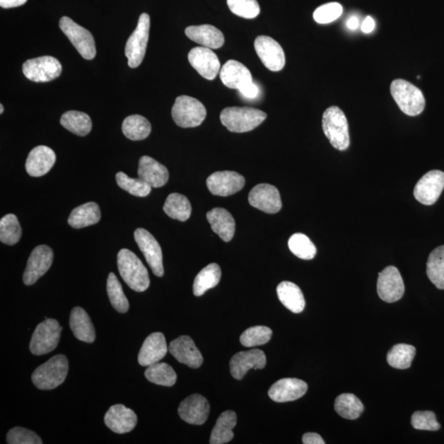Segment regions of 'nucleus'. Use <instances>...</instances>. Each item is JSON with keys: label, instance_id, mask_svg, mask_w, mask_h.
Returning a JSON list of instances; mask_svg holds the SVG:
<instances>
[{"label": "nucleus", "instance_id": "1", "mask_svg": "<svg viewBox=\"0 0 444 444\" xmlns=\"http://www.w3.org/2000/svg\"><path fill=\"white\" fill-rule=\"evenodd\" d=\"M117 264L121 277L131 289L137 292L148 290L150 286L148 269L132 251L121 250L117 256Z\"/></svg>", "mask_w": 444, "mask_h": 444}, {"label": "nucleus", "instance_id": "2", "mask_svg": "<svg viewBox=\"0 0 444 444\" xmlns=\"http://www.w3.org/2000/svg\"><path fill=\"white\" fill-rule=\"evenodd\" d=\"M221 121L233 133H246L258 127L267 118V114L250 107H227L221 111Z\"/></svg>", "mask_w": 444, "mask_h": 444}, {"label": "nucleus", "instance_id": "3", "mask_svg": "<svg viewBox=\"0 0 444 444\" xmlns=\"http://www.w3.org/2000/svg\"><path fill=\"white\" fill-rule=\"evenodd\" d=\"M69 372V362L64 355L54 356L33 373L34 385L40 390H52L62 385Z\"/></svg>", "mask_w": 444, "mask_h": 444}, {"label": "nucleus", "instance_id": "4", "mask_svg": "<svg viewBox=\"0 0 444 444\" xmlns=\"http://www.w3.org/2000/svg\"><path fill=\"white\" fill-rule=\"evenodd\" d=\"M322 129L333 148L339 151L349 148V125L344 112L339 107H331L325 111Z\"/></svg>", "mask_w": 444, "mask_h": 444}, {"label": "nucleus", "instance_id": "5", "mask_svg": "<svg viewBox=\"0 0 444 444\" xmlns=\"http://www.w3.org/2000/svg\"><path fill=\"white\" fill-rule=\"evenodd\" d=\"M391 94L403 113L409 116L421 114L426 107V99L415 85L403 79L392 81Z\"/></svg>", "mask_w": 444, "mask_h": 444}, {"label": "nucleus", "instance_id": "6", "mask_svg": "<svg viewBox=\"0 0 444 444\" xmlns=\"http://www.w3.org/2000/svg\"><path fill=\"white\" fill-rule=\"evenodd\" d=\"M206 116V108L199 100L189 95H180L176 98L173 108V117L180 127H198L204 122Z\"/></svg>", "mask_w": 444, "mask_h": 444}, {"label": "nucleus", "instance_id": "7", "mask_svg": "<svg viewBox=\"0 0 444 444\" xmlns=\"http://www.w3.org/2000/svg\"><path fill=\"white\" fill-rule=\"evenodd\" d=\"M62 329L57 320L45 319L33 332L30 351L35 356H42L53 351L59 344Z\"/></svg>", "mask_w": 444, "mask_h": 444}, {"label": "nucleus", "instance_id": "8", "mask_svg": "<svg viewBox=\"0 0 444 444\" xmlns=\"http://www.w3.org/2000/svg\"><path fill=\"white\" fill-rule=\"evenodd\" d=\"M150 30V17L148 13L141 14L137 28L131 35L125 47V55L130 68L139 66L147 50Z\"/></svg>", "mask_w": 444, "mask_h": 444}, {"label": "nucleus", "instance_id": "9", "mask_svg": "<svg viewBox=\"0 0 444 444\" xmlns=\"http://www.w3.org/2000/svg\"><path fill=\"white\" fill-rule=\"evenodd\" d=\"M59 28L83 58L89 60L95 58L97 49L92 33L68 17L60 19Z\"/></svg>", "mask_w": 444, "mask_h": 444}, {"label": "nucleus", "instance_id": "10", "mask_svg": "<svg viewBox=\"0 0 444 444\" xmlns=\"http://www.w3.org/2000/svg\"><path fill=\"white\" fill-rule=\"evenodd\" d=\"M23 72L33 82L47 83L59 77L62 65L52 57H42L27 60L23 65Z\"/></svg>", "mask_w": 444, "mask_h": 444}, {"label": "nucleus", "instance_id": "11", "mask_svg": "<svg viewBox=\"0 0 444 444\" xmlns=\"http://www.w3.org/2000/svg\"><path fill=\"white\" fill-rule=\"evenodd\" d=\"M377 291L380 299L387 303H395L402 299L404 295L405 286L400 271L396 267H387L378 274Z\"/></svg>", "mask_w": 444, "mask_h": 444}, {"label": "nucleus", "instance_id": "12", "mask_svg": "<svg viewBox=\"0 0 444 444\" xmlns=\"http://www.w3.org/2000/svg\"><path fill=\"white\" fill-rule=\"evenodd\" d=\"M134 239L136 243L142 253L146 260H147L151 269L156 276H163V257L160 246L154 238V236L147 230L139 228L134 232Z\"/></svg>", "mask_w": 444, "mask_h": 444}, {"label": "nucleus", "instance_id": "13", "mask_svg": "<svg viewBox=\"0 0 444 444\" xmlns=\"http://www.w3.org/2000/svg\"><path fill=\"white\" fill-rule=\"evenodd\" d=\"M443 189L444 173L433 170L428 171L418 181L414 189V196L421 204L430 206L436 203Z\"/></svg>", "mask_w": 444, "mask_h": 444}, {"label": "nucleus", "instance_id": "14", "mask_svg": "<svg viewBox=\"0 0 444 444\" xmlns=\"http://www.w3.org/2000/svg\"><path fill=\"white\" fill-rule=\"evenodd\" d=\"M255 48L267 69L274 72L284 69L286 64L284 50L274 39L267 36L258 37L255 42Z\"/></svg>", "mask_w": 444, "mask_h": 444}, {"label": "nucleus", "instance_id": "15", "mask_svg": "<svg viewBox=\"0 0 444 444\" xmlns=\"http://www.w3.org/2000/svg\"><path fill=\"white\" fill-rule=\"evenodd\" d=\"M54 254L47 245H39L30 255L26 270L23 274L25 285L32 286L45 274L52 267Z\"/></svg>", "mask_w": 444, "mask_h": 444}, {"label": "nucleus", "instance_id": "16", "mask_svg": "<svg viewBox=\"0 0 444 444\" xmlns=\"http://www.w3.org/2000/svg\"><path fill=\"white\" fill-rule=\"evenodd\" d=\"M244 176L235 171H218L211 174L206 180V186L211 194L216 196L227 197L238 193L244 188Z\"/></svg>", "mask_w": 444, "mask_h": 444}, {"label": "nucleus", "instance_id": "17", "mask_svg": "<svg viewBox=\"0 0 444 444\" xmlns=\"http://www.w3.org/2000/svg\"><path fill=\"white\" fill-rule=\"evenodd\" d=\"M249 201L254 208L269 214L279 213L282 206L279 189L269 184L256 185L250 191Z\"/></svg>", "mask_w": 444, "mask_h": 444}, {"label": "nucleus", "instance_id": "18", "mask_svg": "<svg viewBox=\"0 0 444 444\" xmlns=\"http://www.w3.org/2000/svg\"><path fill=\"white\" fill-rule=\"evenodd\" d=\"M188 59L190 64L201 77L214 80L221 70L218 55L209 48L200 47L192 49Z\"/></svg>", "mask_w": 444, "mask_h": 444}, {"label": "nucleus", "instance_id": "19", "mask_svg": "<svg viewBox=\"0 0 444 444\" xmlns=\"http://www.w3.org/2000/svg\"><path fill=\"white\" fill-rule=\"evenodd\" d=\"M264 352L259 349L237 353L231 358L230 369L232 377L241 380L251 369L262 370L266 366Z\"/></svg>", "mask_w": 444, "mask_h": 444}, {"label": "nucleus", "instance_id": "20", "mask_svg": "<svg viewBox=\"0 0 444 444\" xmlns=\"http://www.w3.org/2000/svg\"><path fill=\"white\" fill-rule=\"evenodd\" d=\"M210 405L206 398L199 395H193L181 402L179 415L183 421L191 425L201 426L208 420Z\"/></svg>", "mask_w": 444, "mask_h": 444}, {"label": "nucleus", "instance_id": "21", "mask_svg": "<svg viewBox=\"0 0 444 444\" xmlns=\"http://www.w3.org/2000/svg\"><path fill=\"white\" fill-rule=\"evenodd\" d=\"M169 351L181 364L198 369L204 363L201 352L189 336H181L170 342Z\"/></svg>", "mask_w": 444, "mask_h": 444}, {"label": "nucleus", "instance_id": "22", "mask_svg": "<svg viewBox=\"0 0 444 444\" xmlns=\"http://www.w3.org/2000/svg\"><path fill=\"white\" fill-rule=\"evenodd\" d=\"M308 390L307 383L298 378H282L274 383L269 396L276 402H287L300 399Z\"/></svg>", "mask_w": 444, "mask_h": 444}, {"label": "nucleus", "instance_id": "23", "mask_svg": "<svg viewBox=\"0 0 444 444\" xmlns=\"http://www.w3.org/2000/svg\"><path fill=\"white\" fill-rule=\"evenodd\" d=\"M105 426L116 433L132 431L137 426L138 418L135 412L122 404L111 407L104 418Z\"/></svg>", "mask_w": 444, "mask_h": 444}, {"label": "nucleus", "instance_id": "24", "mask_svg": "<svg viewBox=\"0 0 444 444\" xmlns=\"http://www.w3.org/2000/svg\"><path fill=\"white\" fill-rule=\"evenodd\" d=\"M168 351V344L163 333H151L141 347L138 357L139 365L148 367L156 364L163 359Z\"/></svg>", "mask_w": 444, "mask_h": 444}, {"label": "nucleus", "instance_id": "25", "mask_svg": "<svg viewBox=\"0 0 444 444\" xmlns=\"http://www.w3.org/2000/svg\"><path fill=\"white\" fill-rule=\"evenodd\" d=\"M57 161L54 151L47 146H38L29 153L26 170L30 176L40 177L47 175Z\"/></svg>", "mask_w": 444, "mask_h": 444}, {"label": "nucleus", "instance_id": "26", "mask_svg": "<svg viewBox=\"0 0 444 444\" xmlns=\"http://www.w3.org/2000/svg\"><path fill=\"white\" fill-rule=\"evenodd\" d=\"M138 175L151 188H160L169 180V171L165 166L148 156H144L140 158Z\"/></svg>", "mask_w": 444, "mask_h": 444}, {"label": "nucleus", "instance_id": "27", "mask_svg": "<svg viewBox=\"0 0 444 444\" xmlns=\"http://www.w3.org/2000/svg\"><path fill=\"white\" fill-rule=\"evenodd\" d=\"M220 78L227 88L240 90L247 83L253 82V78L243 64L229 60L220 70Z\"/></svg>", "mask_w": 444, "mask_h": 444}, {"label": "nucleus", "instance_id": "28", "mask_svg": "<svg viewBox=\"0 0 444 444\" xmlns=\"http://www.w3.org/2000/svg\"><path fill=\"white\" fill-rule=\"evenodd\" d=\"M185 34L193 42L209 49H219L225 42L223 33L211 25L190 26L185 29Z\"/></svg>", "mask_w": 444, "mask_h": 444}, {"label": "nucleus", "instance_id": "29", "mask_svg": "<svg viewBox=\"0 0 444 444\" xmlns=\"http://www.w3.org/2000/svg\"><path fill=\"white\" fill-rule=\"evenodd\" d=\"M211 229L225 242L233 239L235 232V222L233 216L224 209L216 208L206 214Z\"/></svg>", "mask_w": 444, "mask_h": 444}, {"label": "nucleus", "instance_id": "30", "mask_svg": "<svg viewBox=\"0 0 444 444\" xmlns=\"http://www.w3.org/2000/svg\"><path fill=\"white\" fill-rule=\"evenodd\" d=\"M69 325L74 335L79 341L93 343L95 339V332L92 320L88 312L82 308L75 307L70 315Z\"/></svg>", "mask_w": 444, "mask_h": 444}, {"label": "nucleus", "instance_id": "31", "mask_svg": "<svg viewBox=\"0 0 444 444\" xmlns=\"http://www.w3.org/2000/svg\"><path fill=\"white\" fill-rule=\"evenodd\" d=\"M276 293L287 310L300 314L305 307L304 295L299 286L291 281H282L277 286Z\"/></svg>", "mask_w": 444, "mask_h": 444}, {"label": "nucleus", "instance_id": "32", "mask_svg": "<svg viewBox=\"0 0 444 444\" xmlns=\"http://www.w3.org/2000/svg\"><path fill=\"white\" fill-rule=\"evenodd\" d=\"M102 218L98 204L90 201L78 206L72 211L69 218V224L74 229L84 228L98 224Z\"/></svg>", "mask_w": 444, "mask_h": 444}, {"label": "nucleus", "instance_id": "33", "mask_svg": "<svg viewBox=\"0 0 444 444\" xmlns=\"http://www.w3.org/2000/svg\"><path fill=\"white\" fill-rule=\"evenodd\" d=\"M237 423V416L234 411H227L218 419L211 432V444H224L229 443L234 438L233 428Z\"/></svg>", "mask_w": 444, "mask_h": 444}, {"label": "nucleus", "instance_id": "34", "mask_svg": "<svg viewBox=\"0 0 444 444\" xmlns=\"http://www.w3.org/2000/svg\"><path fill=\"white\" fill-rule=\"evenodd\" d=\"M60 124L70 132L81 137L88 135L93 128L92 120L89 115L76 110L65 112L60 119Z\"/></svg>", "mask_w": 444, "mask_h": 444}, {"label": "nucleus", "instance_id": "35", "mask_svg": "<svg viewBox=\"0 0 444 444\" xmlns=\"http://www.w3.org/2000/svg\"><path fill=\"white\" fill-rule=\"evenodd\" d=\"M221 277V270L218 264H211L205 267L195 277L194 282V296H203L206 291L218 286Z\"/></svg>", "mask_w": 444, "mask_h": 444}, {"label": "nucleus", "instance_id": "36", "mask_svg": "<svg viewBox=\"0 0 444 444\" xmlns=\"http://www.w3.org/2000/svg\"><path fill=\"white\" fill-rule=\"evenodd\" d=\"M164 211L170 218L185 221L190 218L192 206L185 195L171 194L168 197L163 206Z\"/></svg>", "mask_w": 444, "mask_h": 444}, {"label": "nucleus", "instance_id": "37", "mask_svg": "<svg viewBox=\"0 0 444 444\" xmlns=\"http://www.w3.org/2000/svg\"><path fill=\"white\" fill-rule=\"evenodd\" d=\"M122 131L126 138L133 141L147 139L151 134L149 121L142 115H134L124 120Z\"/></svg>", "mask_w": 444, "mask_h": 444}, {"label": "nucleus", "instance_id": "38", "mask_svg": "<svg viewBox=\"0 0 444 444\" xmlns=\"http://www.w3.org/2000/svg\"><path fill=\"white\" fill-rule=\"evenodd\" d=\"M426 267L428 279L438 289L444 290V245L431 252Z\"/></svg>", "mask_w": 444, "mask_h": 444}, {"label": "nucleus", "instance_id": "39", "mask_svg": "<svg viewBox=\"0 0 444 444\" xmlns=\"http://www.w3.org/2000/svg\"><path fill=\"white\" fill-rule=\"evenodd\" d=\"M334 407L338 415L347 420H356L364 411V405L359 398L351 393H343L338 396Z\"/></svg>", "mask_w": 444, "mask_h": 444}, {"label": "nucleus", "instance_id": "40", "mask_svg": "<svg viewBox=\"0 0 444 444\" xmlns=\"http://www.w3.org/2000/svg\"><path fill=\"white\" fill-rule=\"evenodd\" d=\"M145 377L149 382L165 387H173L177 380V375L173 368L166 363L158 362L148 366Z\"/></svg>", "mask_w": 444, "mask_h": 444}, {"label": "nucleus", "instance_id": "41", "mask_svg": "<svg viewBox=\"0 0 444 444\" xmlns=\"http://www.w3.org/2000/svg\"><path fill=\"white\" fill-rule=\"evenodd\" d=\"M416 356V348L408 344H397L387 353L388 365L398 370L410 368Z\"/></svg>", "mask_w": 444, "mask_h": 444}, {"label": "nucleus", "instance_id": "42", "mask_svg": "<svg viewBox=\"0 0 444 444\" xmlns=\"http://www.w3.org/2000/svg\"><path fill=\"white\" fill-rule=\"evenodd\" d=\"M22 228L17 216H4L0 221V241L4 245H14L21 239Z\"/></svg>", "mask_w": 444, "mask_h": 444}, {"label": "nucleus", "instance_id": "43", "mask_svg": "<svg viewBox=\"0 0 444 444\" xmlns=\"http://www.w3.org/2000/svg\"><path fill=\"white\" fill-rule=\"evenodd\" d=\"M107 293L111 305L116 311L124 314L129 310V300L124 293L122 286L113 272L108 276Z\"/></svg>", "mask_w": 444, "mask_h": 444}, {"label": "nucleus", "instance_id": "44", "mask_svg": "<svg viewBox=\"0 0 444 444\" xmlns=\"http://www.w3.org/2000/svg\"><path fill=\"white\" fill-rule=\"evenodd\" d=\"M290 250L298 258L304 260H311L315 258L317 250L309 237L304 234L296 233L291 235L288 241Z\"/></svg>", "mask_w": 444, "mask_h": 444}, {"label": "nucleus", "instance_id": "45", "mask_svg": "<svg viewBox=\"0 0 444 444\" xmlns=\"http://www.w3.org/2000/svg\"><path fill=\"white\" fill-rule=\"evenodd\" d=\"M272 331L269 327L255 326L246 329L240 336L241 344L245 347H255L266 344L271 340Z\"/></svg>", "mask_w": 444, "mask_h": 444}, {"label": "nucleus", "instance_id": "46", "mask_svg": "<svg viewBox=\"0 0 444 444\" xmlns=\"http://www.w3.org/2000/svg\"><path fill=\"white\" fill-rule=\"evenodd\" d=\"M116 181L121 189L136 197L148 196L151 191V187L143 180L133 179L124 173L116 175Z\"/></svg>", "mask_w": 444, "mask_h": 444}, {"label": "nucleus", "instance_id": "47", "mask_svg": "<svg viewBox=\"0 0 444 444\" xmlns=\"http://www.w3.org/2000/svg\"><path fill=\"white\" fill-rule=\"evenodd\" d=\"M227 5L232 13L241 18L253 19L260 13L257 0H227Z\"/></svg>", "mask_w": 444, "mask_h": 444}, {"label": "nucleus", "instance_id": "48", "mask_svg": "<svg viewBox=\"0 0 444 444\" xmlns=\"http://www.w3.org/2000/svg\"><path fill=\"white\" fill-rule=\"evenodd\" d=\"M342 13L343 8L339 3H327L315 10L314 19L320 24L331 23L339 18Z\"/></svg>", "mask_w": 444, "mask_h": 444}, {"label": "nucleus", "instance_id": "49", "mask_svg": "<svg viewBox=\"0 0 444 444\" xmlns=\"http://www.w3.org/2000/svg\"><path fill=\"white\" fill-rule=\"evenodd\" d=\"M411 425L416 430L437 431L441 428L433 411H416L411 416Z\"/></svg>", "mask_w": 444, "mask_h": 444}, {"label": "nucleus", "instance_id": "50", "mask_svg": "<svg viewBox=\"0 0 444 444\" xmlns=\"http://www.w3.org/2000/svg\"><path fill=\"white\" fill-rule=\"evenodd\" d=\"M8 444H42L40 438L32 431L22 427H14L7 435Z\"/></svg>", "mask_w": 444, "mask_h": 444}, {"label": "nucleus", "instance_id": "51", "mask_svg": "<svg viewBox=\"0 0 444 444\" xmlns=\"http://www.w3.org/2000/svg\"><path fill=\"white\" fill-rule=\"evenodd\" d=\"M239 90L243 97L249 99H255L258 97L259 94L258 86H257L254 82L247 83Z\"/></svg>", "mask_w": 444, "mask_h": 444}, {"label": "nucleus", "instance_id": "52", "mask_svg": "<svg viewBox=\"0 0 444 444\" xmlns=\"http://www.w3.org/2000/svg\"><path fill=\"white\" fill-rule=\"evenodd\" d=\"M303 443L305 444H325L322 438L316 433H306L302 438Z\"/></svg>", "mask_w": 444, "mask_h": 444}, {"label": "nucleus", "instance_id": "53", "mask_svg": "<svg viewBox=\"0 0 444 444\" xmlns=\"http://www.w3.org/2000/svg\"><path fill=\"white\" fill-rule=\"evenodd\" d=\"M28 0H0V6L4 8H11L22 6Z\"/></svg>", "mask_w": 444, "mask_h": 444}, {"label": "nucleus", "instance_id": "54", "mask_svg": "<svg viewBox=\"0 0 444 444\" xmlns=\"http://www.w3.org/2000/svg\"><path fill=\"white\" fill-rule=\"evenodd\" d=\"M375 28V22L370 16H368L361 25V31L364 33H370Z\"/></svg>", "mask_w": 444, "mask_h": 444}, {"label": "nucleus", "instance_id": "55", "mask_svg": "<svg viewBox=\"0 0 444 444\" xmlns=\"http://www.w3.org/2000/svg\"><path fill=\"white\" fill-rule=\"evenodd\" d=\"M359 19L358 18L353 16L348 20L346 25L347 28L351 30H356L358 27H359Z\"/></svg>", "mask_w": 444, "mask_h": 444}, {"label": "nucleus", "instance_id": "56", "mask_svg": "<svg viewBox=\"0 0 444 444\" xmlns=\"http://www.w3.org/2000/svg\"><path fill=\"white\" fill-rule=\"evenodd\" d=\"M4 110V107H3V105L1 104L0 105V114H3Z\"/></svg>", "mask_w": 444, "mask_h": 444}]
</instances>
